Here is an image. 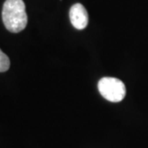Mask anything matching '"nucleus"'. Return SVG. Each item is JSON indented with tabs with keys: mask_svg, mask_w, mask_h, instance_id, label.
I'll return each mask as SVG.
<instances>
[{
	"mask_svg": "<svg viewBox=\"0 0 148 148\" xmlns=\"http://www.w3.org/2000/svg\"><path fill=\"white\" fill-rule=\"evenodd\" d=\"M2 18L8 31L18 33L27 25L26 6L22 0H6L3 6Z\"/></svg>",
	"mask_w": 148,
	"mask_h": 148,
	"instance_id": "f257e3e1",
	"label": "nucleus"
},
{
	"mask_svg": "<svg viewBox=\"0 0 148 148\" xmlns=\"http://www.w3.org/2000/svg\"><path fill=\"white\" fill-rule=\"evenodd\" d=\"M98 90L101 95L110 102H120L126 95V87L121 80L106 77L98 82Z\"/></svg>",
	"mask_w": 148,
	"mask_h": 148,
	"instance_id": "f03ea898",
	"label": "nucleus"
},
{
	"mask_svg": "<svg viewBox=\"0 0 148 148\" xmlns=\"http://www.w3.org/2000/svg\"><path fill=\"white\" fill-rule=\"evenodd\" d=\"M69 17L72 25L77 30H83L88 25L87 11L81 3H76L71 7Z\"/></svg>",
	"mask_w": 148,
	"mask_h": 148,
	"instance_id": "7ed1b4c3",
	"label": "nucleus"
},
{
	"mask_svg": "<svg viewBox=\"0 0 148 148\" xmlns=\"http://www.w3.org/2000/svg\"><path fill=\"white\" fill-rule=\"evenodd\" d=\"M9 68H10L9 58L0 49V73L8 71Z\"/></svg>",
	"mask_w": 148,
	"mask_h": 148,
	"instance_id": "20e7f679",
	"label": "nucleus"
}]
</instances>
